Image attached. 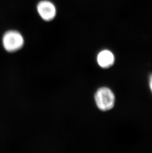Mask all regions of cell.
I'll return each instance as SVG.
<instances>
[{"instance_id":"obj_1","label":"cell","mask_w":152,"mask_h":153,"mask_svg":"<svg viewBox=\"0 0 152 153\" xmlns=\"http://www.w3.org/2000/svg\"><path fill=\"white\" fill-rule=\"evenodd\" d=\"M95 101L99 110L107 111L113 108L115 104V94L110 88L104 87L99 88L95 94Z\"/></svg>"},{"instance_id":"obj_4","label":"cell","mask_w":152,"mask_h":153,"mask_svg":"<svg viewBox=\"0 0 152 153\" xmlns=\"http://www.w3.org/2000/svg\"><path fill=\"white\" fill-rule=\"evenodd\" d=\"M97 59L100 67L103 68H108L112 67L114 64L115 58L112 52L105 50L98 53Z\"/></svg>"},{"instance_id":"obj_5","label":"cell","mask_w":152,"mask_h":153,"mask_svg":"<svg viewBox=\"0 0 152 153\" xmlns=\"http://www.w3.org/2000/svg\"><path fill=\"white\" fill-rule=\"evenodd\" d=\"M149 87L151 90V92L152 93V74L150 76L149 81Z\"/></svg>"},{"instance_id":"obj_2","label":"cell","mask_w":152,"mask_h":153,"mask_svg":"<svg viewBox=\"0 0 152 153\" xmlns=\"http://www.w3.org/2000/svg\"><path fill=\"white\" fill-rule=\"evenodd\" d=\"M2 43L6 51L14 52L22 47L24 45V39L19 32L15 30H10L4 35Z\"/></svg>"},{"instance_id":"obj_3","label":"cell","mask_w":152,"mask_h":153,"mask_svg":"<svg viewBox=\"0 0 152 153\" xmlns=\"http://www.w3.org/2000/svg\"><path fill=\"white\" fill-rule=\"evenodd\" d=\"M38 12L42 19L46 21H50L56 15V9L52 3L48 1H43L37 6Z\"/></svg>"}]
</instances>
